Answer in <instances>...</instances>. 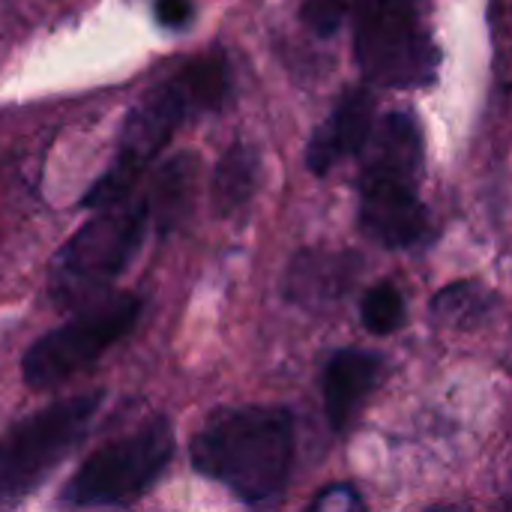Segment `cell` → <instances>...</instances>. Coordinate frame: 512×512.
Listing matches in <instances>:
<instances>
[{
  "mask_svg": "<svg viewBox=\"0 0 512 512\" xmlns=\"http://www.w3.org/2000/svg\"><path fill=\"white\" fill-rule=\"evenodd\" d=\"M195 15L192 0H156V18L162 27H186Z\"/></svg>",
  "mask_w": 512,
  "mask_h": 512,
  "instance_id": "cell-18",
  "label": "cell"
},
{
  "mask_svg": "<svg viewBox=\"0 0 512 512\" xmlns=\"http://www.w3.org/2000/svg\"><path fill=\"white\" fill-rule=\"evenodd\" d=\"M258 177H261V156L252 144H234L216 168L213 177V207L219 216L231 219L237 213H243L258 189Z\"/></svg>",
  "mask_w": 512,
  "mask_h": 512,
  "instance_id": "cell-13",
  "label": "cell"
},
{
  "mask_svg": "<svg viewBox=\"0 0 512 512\" xmlns=\"http://www.w3.org/2000/svg\"><path fill=\"white\" fill-rule=\"evenodd\" d=\"M384 378V357L366 348H342L336 351L321 378L324 414L336 435L348 432L360 417L363 405L372 399Z\"/></svg>",
  "mask_w": 512,
  "mask_h": 512,
  "instance_id": "cell-10",
  "label": "cell"
},
{
  "mask_svg": "<svg viewBox=\"0 0 512 512\" xmlns=\"http://www.w3.org/2000/svg\"><path fill=\"white\" fill-rule=\"evenodd\" d=\"M498 309V294L477 279H462L441 288L432 300V315L444 327L474 330L486 324Z\"/></svg>",
  "mask_w": 512,
  "mask_h": 512,
  "instance_id": "cell-14",
  "label": "cell"
},
{
  "mask_svg": "<svg viewBox=\"0 0 512 512\" xmlns=\"http://www.w3.org/2000/svg\"><path fill=\"white\" fill-rule=\"evenodd\" d=\"M360 168V228L384 249L405 252L432 243L435 225L420 198L426 144L411 111L375 123Z\"/></svg>",
  "mask_w": 512,
  "mask_h": 512,
  "instance_id": "cell-3",
  "label": "cell"
},
{
  "mask_svg": "<svg viewBox=\"0 0 512 512\" xmlns=\"http://www.w3.org/2000/svg\"><path fill=\"white\" fill-rule=\"evenodd\" d=\"M375 129V93L369 87H351L339 96L330 117L312 132L306 144V165L312 174L327 177L345 159L357 156Z\"/></svg>",
  "mask_w": 512,
  "mask_h": 512,
  "instance_id": "cell-9",
  "label": "cell"
},
{
  "mask_svg": "<svg viewBox=\"0 0 512 512\" xmlns=\"http://www.w3.org/2000/svg\"><path fill=\"white\" fill-rule=\"evenodd\" d=\"M348 12V0H306L303 3V21L318 36H333Z\"/></svg>",
  "mask_w": 512,
  "mask_h": 512,
  "instance_id": "cell-17",
  "label": "cell"
},
{
  "mask_svg": "<svg viewBox=\"0 0 512 512\" xmlns=\"http://www.w3.org/2000/svg\"><path fill=\"white\" fill-rule=\"evenodd\" d=\"M174 459V429L165 417H150L123 438L93 450L66 480L60 504L66 510H126L138 504Z\"/></svg>",
  "mask_w": 512,
  "mask_h": 512,
  "instance_id": "cell-6",
  "label": "cell"
},
{
  "mask_svg": "<svg viewBox=\"0 0 512 512\" xmlns=\"http://www.w3.org/2000/svg\"><path fill=\"white\" fill-rule=\"evenodd\" d=\"M303 512H369V504L351 483H333L321 489Z\"/></svg>",
  "mask_w": 512,
  "mask_h": 512,
  "instance_id": "cell-16",
  "label": "cell"
},
{
  "mask_svg": "<svg viewBox=\"0 0 512 512\" xmlns=\"http://www.w3.org/2000/svg\"><path fill=\"white\" fill-rule=\"evenodd\" d=\"M144 303L138 294L117 291L102 294L78 312L39 336L21 357V378L30 390L45 393L54 387H63L69 378L93 366L102 354H108L123 336L135 330L141 321Z\"/></svg>",
  "mask_w": 512,
  "mask_h": 512,
  "instance_id": "cell-8",
  "label": "cell"
},
{
  "mask_svg": "<svg viewBox=\"0 0 512 512\" xmlns=\"http://www.w3.org/2000/svg\"><path fill=\"white\" fill-rule=\"evenodd\" d=\"M198 171L201 165L195 153H177L156 171L153 186L144 195V204L159 234H168L189 219L198 195Z\"/></svg>",
  "mask_w": 512,
  "mask_h": 512,
  "instance_id": "cell-12",
  "label": "cell"
},
{
  "mask_svg": "<svg viewBox=\"0 0 512 512\" xmlns=\"http://www.w3.org/2000/svg\"><path fill=\"white\" fill-rule=\"evenodd\" d=\"M150 231V216L144 198H123L111 207L96 210V216L81 225L57 252L48 276V294L57 306H84L108 294L111 282L132 264L144 237Z\"/></svg>",
  "mask_w": 512,
  "mask_h": 512,
  "instance_id": "cell-5",
  "label": "cell"
},
{
  "mask_svg": "<svg viewBox=\"0 0 512 512\" xmlns=\"http://www.w3.org/2000/svg\"><path fill=\"white\" fill-rule=\"evenodd\" d=\"M360 267L363 258L354 252L303 249L285 273V297L303 309H327L351 291Z\"/></svg>",
  "mask_w": 512,
  "mask_h": 512,
  "instance_id": "cell-11",
  "label": "cell"
},
{
  "mask_svg": "<svg viewBox=\"0 0 512 512\" xmlns=\"http://www.w3.org/2000/svg\"><path fill=\"white\" fill-rule=\"evenodd\" d=\"M354 57L372 87L420 90L435 84L441 48L423 0H354Z\"/></svg>",
  "mask_w": 512,
  "mask_h": 512,
  "instance_id": "cell-4",
  "label": "cell"
},
{
  "mask_svg": "<svg viewBox=\"0 0 512 512\" xmlns=\"http://www.w3.org/2000/svg\"><path fill=\"white\" fill-rule=\"evenodd\" d=\"M360 321L372 336H393L408 321V303L396 282L372 285L360 300Z\"/></svg>",
  "mask_w": 512,
  "mask_h": 512,
  "instance_id": "cell-15",
  "label": "cell"
},
{
  "mask_svg": "<svg viewBox=\"0 0 512 512\" xmlns=\"http://www.w3.org/2000/svg\"><path fill=\"white\" fill-rule=\"evenodd\" d=\"M231 90V69L222 51L183 63L174 75L150 87L126 114L117 153L102 177L87 189L81 207L102 210L135 192V183L168 147L174 132L192 117L222 108Z\"/></svg>",
  "mask_w": 512,
  "mask_h": 512,
  "instance_id": "cell-2",
  "label": "cell"
},
{
  "mask_svg": "<svg viewBox=\"0 0 512 512\" xmlns=\"http://www.w3.org/2000/svg\"><path fill=\"white\" fill-rule=\"evenodd\" d=\"M297 420L285 405L213 411L189 444L192 468L246 507L276 504L294 474Z\"/></svg>",
  "mask_w": 512,
  "mask_h": 512,
  "instance_id": "cell-1",
  "label": "cell"
},
{
  "mask_svg": "<svg viewBox=\"0 0 512 512\" xmlns=\"http://www.w3.org/2000/svg\"><path fill=\"white\" fill-rule=\"evenodd\" d=\"M102 405L105 393L90 390L15 420L0 435V504H15L42 486V480L84 441Z\"/></svg>",
  "mask_w": 512,
  "mask_h": 512,
  "instance_id": "cell-7",
  "label": "cell"
}]
</instances>
